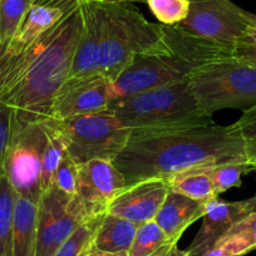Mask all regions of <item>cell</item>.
I'll use <instances>...</instances> for the list:
<instances>
[{
	"mask_svg": "<svg viewBox=\"0 0 256 256\" xmlns=\"http://www.w3.org/2000/svg\"><path fill=\"white\" fill-rule=\"evenodd\" d=\"M248 162L246 144L235 124L216 123L166 132L132 134L113 164L128 184L164 178L201 166Z\"/></svg>",
	"mask_w": 256,
	"mask_h": 256,
	"instance_id": "1",
	"label": "cell"
},
{
	"mask_svg": "<svg viewBox=\"0 0 256 256\" xmlns=\"http://www.w3.org/2000/svg\"><path fill=\"white\" fill-rule=\"evenodd\" d=\"M82 23L80 2L30 50L0 60V100L13 110L14 123H40L50 118L54 98L70 77Z\"/></svg>",
	"mask_w": 256,
	"mask_h": 256,
	"instance_id": "2",
	"label": "cell"
},
{
	"mask_svg": "<svg viewBox=\"0 0 256 256\" xmlns=\"http://www.w3.org/2000/svg\"><path fill=\"white\" fill-rule=\"evenodd\" d=\"M230 56H234L232 46L162 24V36L156 46L136 56L112 83V100L151 88L184 82L196 70Z\"/></svg>",
	"mask_w": 256,
	"mask_h": 256,
	"instance_id": "3",
	"label": "cell"
},
{
	"mask_svg": "<svg viewBox=\"0 0 256 256\" xmlns=\"http://www.w3.org/2000/svg\"><path fill=\"white\" fill-rule=\"evenodd\" d=\"M108 108L132 134L174 131L215 123L212 116L204 112L198 103L188 80L118 98Z\"/></svg>",
	"mask_w": 256,
	"mask_h": 256,
	"instance_id": "4",
	"label": "cell"
},
{
	"mask_svg": "<svg viewBox=\"0 0 256 256\" xmlns=\"http://www.w3.org/2000/svg\"><path fill=\"white\" fill-rule=\"evenodd\" d=\"M100 29V73L114 82L136 56L151 50L162 36V24L147 20L131 3L94 2Z\"/></svg>",
	"mask_w": 256,
	"mask_h": 256,
	"instance_id": "5",
	"label": "cell"
},
{
	"mask_svg": "<svg viewBox=\"0 0 256 256\" xmlns=\"http://www.w3.org/2000/svg\"><path fill=\"white\" fill-rule=\"evenodd\" d=\"M190 87L204 112L248 110L256 104V64L230 56L192 73Z\"/></svg>",
	"mask_w": 256,
	"mask_h": 256,
	"instance_id": "6",
	"label": "cell"
},
{
	"mask_svg": "<svg viewBox=\"0 0 256 256\" xmlns=\"http://www.w3.org/2000/svg\"><path fill=\"white\" fill-rule=\"evenodd\" d=\"M49 120L63 137L68 154L78 164L92 160L113 162L132 134L110 108L60 120Z\"/></svg>",
	"mask_w": 256,
	"mask_h": 256,
	"instance_id": "7",
	"label": "cell"
},
{
	"mask_svg": "<svg viewBox=\"0 0 256 256\" xmlns=\"http://www.w3.org/2000/svg\"><path fill=\"white\" fill-rule=\"evenodd\" d=\"M44 122L13 124L10 144L4 160V174L16 195L38 202L42 188L43 152L46 146Z\"/></svg>",
	"mask_w": 256,
	"mask_h": 256,
	"instance_id": "8",
	"label": "cell"
},
{
	"mask_svg": "<svg viewBox=\"0 0 256 256\" xmlns=\"http://www.w3.org/2000/svg\"><path fill=\"white\" fill-rule=\"evenodd\" d=\"M87 218L77 195H68L54 186L44 190L38 200L36 256H54Z\"/></svg>",
	"mask_w": 256,
	"mask_h": 256,
	"instance_id": "9",
	"label": "cell"
},
{
	"mask_svg": "<svg viewBox=\"0 0 256 256\" xmlns=\"http://www.w3.org/2000/svg\"><path fill=\"white\" fill-rule=\"evenodd\" d=\"M251 26H256V14L230 0H198L191 2L187 18L174 26L192 36L234 46L238 36Z\"/></svg>",
	"mask_w": 256,
	"mask_h": 256,
	"instance_id": "10",
	"label": "cell"
},
{
	"mask_svg": "<svg viewBox=\"0 0 256 256\" xmlns=\"http://www.w3.org/2000/svg\"><path fill=\"white\" fill-rule=\"evenodd\" d=\"M112 102V82L102 73L68 78L54 98L50 118L56 120L107 110Z\"/></svg>",
	"mask_w": 256,
	"mask_h": 256,
	"instance_id": "11",
	"label": "cell"
},
{
	"mask_svg": "<svg viewBox=\"0 0 256 256\" xmlns=\"http://www.w3.org/2000/svg\"><path fill=\"white\" fill-rule=\"evenodd\" d=\"M127 186L124 176L112 161L92 160L80 164L77 198L88 218L107 212L110 201Z\"/></svg>",
	"mask_w": 256,
	"mask_h": 256,
	"instance_id": "12",
	"label": "cell"
},
{
	"mask_svg": "<svg viewBox=\"0 0 256 256\" xmlns=\"http://www.w3.org/2000/svg\"><path fill=\"white\" fill-rule=\"evenodd\" d=\"M80 0H32L20 28L0 60L16 59L30 50L46 33L80 6Z\"/></svg>",
	"mask_w": 256,
	"mask_h": 256,
	"instance_id": "13",
	"label": "cell"
},
{
	"mask_svg": "<svg viewBox=\"0 0 256 256\" xmlns=\"http://www.w3.org/2000/svg\"><path fill=\"white\" fill-rule=\"evenodd\" d=\"M164 178H151L128 184L110 201L107 212L141 225L154 220L167 194Z\"/></svg>",
	"mask_w": 256,
	"mask_h": 256,
	"instance_id": "14",
	"label": "cell"
},
{
	"mask_svg": "<svg viewBox=\"0 0 256 256\" xmlns=\"http://www.w3.org/2000/svg\"><path fill=\"white\" fill-rule=\"evenodd\" d=\"M245 215L242 201L228 202L218 198L206 202V212L202 216L201 228L191 245L186 248L188 256H201L210 250L226 235L231 226Z\"/></svg>",
	"mask_w": 256,
	"mask_h": 256,
	"instance_id": "15",
	"label": "cell"
},
{
	"mask_svg": "<svg viewBox=\"0 0 256 256\" xmlns=\"http://www.w3.org/2000/svg\"><path fill=\"white\" fill-rule=\"evenodd\" d=\"M83 23L76 46L70 77L80 78L100 73V29L93 0H80Z\"/></svg>",
	"mask_w": 256,
	"mask_h": 256,
	"instance_id": "16",
	"label": "cell"
},
{
	"mask_svg": "<svg viewBox=\"0 0 256 256\" xmlns=\"http://www.w3.org/2000/svg\"><path fill=\"white\" fill-rule=\"evenodd\" d=\"M205 212L206 202L192 200L170 190L154 221L170 240L178 242L184 230L198 218H202Z\"/></svg>",
	"mask_w": 256,
	"mask_h": 256,
	"instance_id": "17",
	"label": "cell"
},
{
	"mask_svg": "<svg viewBox=\"0 0 256 256\" xmlns=\"http://www.w3.org/2000/svg\"><path fill=\"white\" fill-rule=\"evenodd\" d=\"M38 202L16 194L13 212V256H36Z\"/></svg>",
	"mask_w": 256,
	"mask_h": 256,
	"instance_id": "18",
	"label": "cell"
},
{
	"mask_svg": "<svg viewBox=\"0 0 256 256\" xmlns=\"http://www.w3.org/2000/svg\"><path fill=\"white\" fill-rule=\"evenodd\" d=\"M137 228V224L106 212L102 216L90 246L104 252L127 254Z\"/></svg>",
	"mask_w": 256,
	"mask_h": 256,
	"instance_id": "19",
	"label": "cell"
},
{
	"mask_svg": "<svg viewBox=\"0 0 256 256\" xmlns=\"http://www.w3.org/2000/svg\"><path fill=\"white\" fill-rule=\"evenodd\" d=\"M208 167H194L171 174L166 178L168 188L201 202H208L214 198H218V195L211 181Z\"/></svg>",
	"mask_w": 256,
	"mask_h": 256,
	"instance_id": "20",
	"label": "cell"
},
{
	"mask_svg": "<svg viewBox=\"0 0 256 256\" xmlns=\"http://www.w3.org/2000/svg\"><path fill=\"white\" fill-rule=\"evenodd\" d=\"M16 192L3 171L0 172V256H13V212Z\"/></svg>",
	"mask_w": 256,
	"mask_h": 256,
	"instance_id": "21",
	"label": "cell"
},
{
	"mask_svg": "<svg viewBox=\"0 0 256 256\" xmlns=\"http://www.w3.org/2000/svg\"><path fill=\"white\" fill-rule=\"evenodd\" d=\"M32 0H0V58L20 28Z\"/></svg>",
	"mask_w": 256,
	"mask_h": 256,
	"instance_id": "22",
	"label": "cell"
},
{
	"mask_svg": "<svg viewBox=\"0 0 256 256\" xmlns=\"http://www.w3.org/2000/svg\"><path fill=\"white\" fill-rule=\"evenodd\" d=\"M46 127V146L43 152V168H42V188L52 186L54 172L67 154V147L63 137L59 134L52 120H44Z\"/></svg>",
	"mask_w": 256,
	"mask_h": 256,
	"instance_id": "23",
	"label": "cell"
},
{
	"mask_svg": "<svg viewBox=\"0 0 256 256\" xmlns=\"http://www.w3.org/2000/svg\"><path fill=\"white\" fill-rule=\"evenodd\" d=\"M170 244H176L168 238L154 220L138 225L127 256H154Z\"/></svg>",
	"mask_w": 256,
	"mask_h": 256,
	"instance_id": "24",
	"label": "cell"
},
{
	"mask_svg": "<svg viewBox=\"0 0 256 256\" xmlns=\"http://www.w3.org/2000/svg\"><path fill=\"white\" fill-rule=\"evenodd\" d=\"M103 215L93 216L80 224L74 232L62 244L54 256H80L86 250H88L92 245L93 238Z\"/></svg>",
	"mask_w": 256,
	"mask_h": 256,
	"instance_id": "25",
	"label": "cell"
},
{
	"mask_svg": "<svg viewBox=\"0 0 256 256\" xmlns=\"http://www.w3.org/2000/svg\"><path fill=\"white\" fill-rule=\"evenodd\" d=\"M208 170L216 194L218 196L234 187H240L241 177L248 172H252L248 162L214 164V166H208Z\"/></svg>",
	"mask_w": 256,
	"mask_h": 256,
	"instance_id": "26",
	"label": "cell"
},
{
	"mask_svg": "<svg viewBox=\"0 0 256 256\" xmlns=\"http://www.w3.org/2000/svg\"><path fill=\"white\" fill-rule=\"evenodd\" d=\"M154 16L164 26H177L190 13V0H146Z\"/></svg>",
	"mask_w": 256,
	"mask_h": 256,
	"instance_id": "27",
	"label": "cell"
},
{
	"mask_svg": "<svg viewBox=\"0 0 256 256\" xmlns=\"http://www.w3.org/2000/svg\"><path fill=\"white\" fill-rule=\"evenodd\" d=\"M78 171H80V164L67 152L54 172L52 186L56 187L68 195L74 196L77 194Z\"/></svg>",
	"mask_w": 256,
	"mask_h": 256,
	"instance_id": "28",
	"label": "cell"
},
{
	"mask_svg": "<svg viewBox=\"0 0 256 256\" xmlns=\"http://www.w3.org/2000/svg\"><path fill=\"white\" fill-rule=\"evenodd\" d=\"M252 250L250 244L242 236L228 232L201 256H242Z\"/></svg>",
	"mask_w": 256,
	"mask_h": 256,
	"instance_id": "29",
	"label": "cell"
},
{
	"mask_svg": "<svg viewBox=\"0 0 256 256\" xmlns=\"http://www.w3.org/2000/svg\"><path fill=\"white\" fill-rule=\"evenodd\" d=\"M234 124L240 131L245 141L246 154L248 160L256 154V104L244 110L242 116Z\"/></svg>",
	"mask_w": 256,
	"mask_h": 256,
	"instance_id": "30",
	"label": "cell"
},
{
	"mask_svg": "<svg viewBox=\"0 0 256 256\" xmlns=\"http://www.w3.org/2000/svg\"><path fill=\"white\" fill-rule=\"evenodd\" d=\"M13 110L0 100V172L3 171L4 160L13 134Z\"/></svg>",
	"mask_w": 256,
	"mask_h": 256,
	"instance_id": "31",
	"label": "cell"
},
{
	"mask_svg": "<svg viewBox=\"0 0 256 256\" xmlns=\"http://www.w3.org/2000/svg\"><path fill=\"white\" fill-rule=\"evenodd\" d=\"M234 56L256 64V26L246 28L234 43Z\"/></svg>",
	"mask_w": 256,
	"mask_h": 256,
	"instance_id": "32",
	"label": "cell"
},
{
	"mask_svg": "<svg viewBox=\"0 0 256 256\" xmlns=\"http://www.w3.org/2000/svg\"><path fill=\"white\" fill-rule=\"evenodd\" d=\"M228 232L242 236L250 244L251 248L256 250V212L246 214L244 218H241L231 226Z\"/></svg>",
	"mask_w": 256,
	"mask_h": 256,
	"instance_id": "33",
	"label": "cell"
},
{
	"mask_svg": "<svg viewBox=\"0 0 256 256\" xmlns=\"http://www.w3.org/2000/svg\"><path fill=\"white\" fill-rule=\"evenodd\" d=\"M154 256H188L186 250H181L176 244H170L166 248H162L161 251L156 254Z\"/></svg>",
	"mask_w": 256,
	"mask_h": 256,
	"instance_id": "34",
	"label": "cell"
},
{
	"mask_svg": "<svg viewBox=\"0 0 256 256\" xmlns=\"http://www.w3.org/2000/svg\"><path fill=\"white\" fill-rule=\"evenodd\" d=\"M80 256H127V254L104 252V251H100V250H97V248H93L92 246H90V248H88V250H86Z\"/></svg>",
	"mask_w": 256,
	"mask_h": 256,
	"instance_id": "35",
	"label": "cell"
},
{
	"mask_svg": "<svg viewBox=\"0 0 256 256\" xmlns=\"http://www.w3.org/2000/svg\"><path fill=\"white\" fill-rule=\"evenodd\" d=\"M242 206L246 214L256 212V195H254L250 198H246V200H242Z\"/></svg>",
	"mask_w": 256,
	"mask_h": 256,
	"instance_id": "36",
	"label": "cell"
},
{
	"mask_svg": "<svg viewBox=\"0 0 256 256\" xmlns=\"http://www.w3.org/2000/svg\"><path fill=\"white\" fill-rule=\"evenodd\" d=\"M98 3H146V0H93Z\"/></svg>",
	"mask_w": 256,
	"mask_h": 256,
	"instance_id": "37",
	"label": "cell"
},
{
	"mask_svg": "<svg viewBox=\"0 0 256 256\" xmlns=\"http://www.w3.org/2000/svg\"><path fill=\"white\" fill-rule=\"evenodd\" d=\"M248 164L250 166L251 171H256V154L248 160Z\"/></svg>",
	"mask_w": 256,
	"mask_h": 256,
	"instance_id": "38",
	"label": "cell"
},
{
	"mask_svg": "<svg viewBox=\"0 0 256 256\" xmlns=\"http://www.w3.org/2000/svg\"><path fill=\"white\" fill-rule=\"evenodd\" d=\"M190 2H198V0H190Z\"/></svg>",
	"mask_w": 256,
	"mask_h": 256,
	"instance_id": "39",
	"label": "cell"
}]
</instances>
